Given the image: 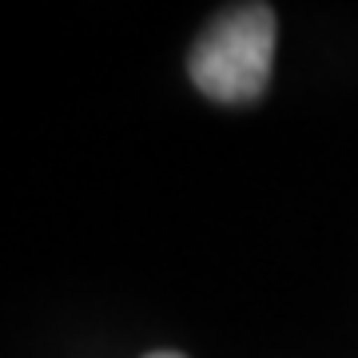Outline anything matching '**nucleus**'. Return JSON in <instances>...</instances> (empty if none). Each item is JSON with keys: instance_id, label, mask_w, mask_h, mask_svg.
Segmentation results:
<instances>
[{"instance_id": "1", "label": "nucleus", "mask_w": 358, "mask_h": 358, "mask_svg": "<svg viewBox=\"0 0 358 358\" xmlns=\"http://www.w3.org/2000/svg\"><path fill=\"white\" fill-rule=\"evenodd\" d=\"M275 60V13L239 4L219 13L192 48V84L215 103H251L267 92Z\"/></svg>"}, {"instance_id": "2", "label": "nucleus", "mask_w": 358, "mask_h": 358, "mask_svg": "<svg viewBox=\"0 0 358 358\" xmlns=\"http://www.w3.org/2000/svg\"><path fill=\"white\" fill-rule=\"evenodd\" d=\"M148 358H183V355H176V350H155V355H148Z\"/></svg>"}]
</instances>
